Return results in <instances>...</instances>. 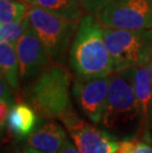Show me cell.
<instances>
[{
	"label": "cell",
	"mask_w": 152,
	"mask_h": 153,
	"mask_svg": "<svg viewBox=\"0 0 152 153\" xmlns=\"http://www.w3.org/2000/svg\"><path fill=\"white\" fill-rule=\"evenodd\" d=\"M134 91L148 131V115L152 104V76L148 63L135 66Z\"/></svg>",
	"instance_id": "7c38bea8"
},
{
	"label": "cell",
	"mask_w": 152,
	"mask_h": 153,
	"mask_svg": "<svg viewBox=\"0 0 152 153\" xmlns=\"http://www.w3.org/2000/svg\"><path fill=\"white\" fill-rule=\"evenodd\" d=\"M60 122L80 153H116L119 148L121 141L82 120L75 111L64 116Z\"/></svg>",
	"instance_id": "ba28073f"
},
{
	"label": "cell",
	"mask_w": 152,
	"mask_h": 153,
	"mask_svg": "<svg viewBox=\"0 0 152 153\" xmlns=\"http://www.w3.org/2000/svg\"><path fill=\"white\" fill-rule=\"evenodd\" d=\"M116 153H117V152H116Z\"/></svg>",
	"instance_id": "d4e9b609"
},
{
	"label": "cell",
	"mask_w": 152,
	"mask_h": 153,
	"mask_svg": "<svg viewBox=\"0 0 152 153\" xmlns=\"http://www.w3.org/2000/svg\"><path fill=\"white\" fill-rule=\"evenodd\" d=\"M19 61V77L22 88L53 65L46 48L36 35L31 25L28 13L24 18V33L15 45Z\"/></svg>",
	"instance_id": "52a82bcc"
},
{
	"label": "cell",
	"mask_w": 152,
	"mask_h": 153,
	"mask_svg": "<svg viewBox=\"0 0 152 153\" xmlns=\"http://www.w3.org/2000/svg\"><path fill=\"white\" fill-rule=\"evenodd\" d=\"M96 17L103 26L115 29H152V0H111Z\"/></svg>",
	"instance_id": "8992f818"
},
{
	"label": "cell",
	"mask_w": 152,
	"mask_h": 153,
	"mask_svg": "<svg viewBox=\"0 0 152 153\" xmlns=\"http://www.w3.org/2000/svg\"><path fill=\"white\" fill-rule=\"evenodd\" d=\"M57 153H80V151L78 150L77 146L74 145L72 141L66 137Z\"/></svg>",
	"instance_id": "d6986e66"
},
{
	"label": "cell",
	"mask_w": 152,
	"mask_h": 153,
	"mask_svg": "<svg viewBox=\"0 0 152 153\" xmlns=\"http://www.w3.org/2000/svg\"><path fill=\"white\" fill-rule=\"evenodd\" d=\"M111 0H78L80 5L85 10L86 14L96 15Z\"/></svg>",
	"instance_id": "ac0fdd59"
},
{
	"label": "cell",
	"mask_w": 152,
	"mask_h": 153,
	"mask_svg": "<svg viewBox=\"0 0 152 153\" xmlns=\"http://www.w3.org/2000/svg\"><path fill=\"white\" fill-rule=\"evenodd\" d=\"M24 33V19L19 22H11L0 24V39L7 42L13 47L17 45Z\"/></svg>",
	"instance_id": "2e32d148"
},
{
	"label": "cell",
	"mask_w": 152,
	"mask_h": 153,
	"mask_svg": "<svg viewBox=\"0 0 152 153\" xmlns=\"http://www.w3.org/2000/svg\"><path fill=\"white\" fill-rule=\"evenodd\" d=\"M29 8L19 0H0V24L22 21Z\"/></svg>",
	"instance_id": "9a60e30c"
},
{
	"label": "cell",
	"mask_w": 152,
	"mask_h": 153,
	"mask_svg": "<svg viewBox=\"0 0 152 153\" xmlns=\"http://www.w3.org/2000/svg\"><path fill=\"white\" fill-rule=\"evenodd\" d=\"M72 81L66 65L53 64L22 88V99L41 119L60 120L74 111L71 102Z\"/></svg>",
	"instance_id": "3957f363"
},
{
	"label": "cell",
	"mask_w": 152,
	"mask_h": 153,
	"mask_svg": "<svg viewBox=\"0 0 152 153\" xmlns=\"http://www.w3.org/2000/svg\"><path fill=\"white\" fill-rule=\"evenodd\" d=\"M68 65L74 76L89 78L113 72V60L107 48L103 25L96 15L80 19L68 53Z\"/></svg>",
	"instance_id": "7a4b0ae2"
},
{
	"label": "cell",
	"mask_w": 152,
	"mask_h": 153,
	"mask_svg": "<svg viewBox=\"0 0 152 153\" xmlns=\"http://www.w3.org/2000/svg\"><path fill=\"white\" fill-rule=\"evenodd\" d=\"M148 126H149V132H150L151 143H152V104H151V106H150L149 115H148Z\"/></svg>",
	"instance_id": "44dd1931"
},
{
	"label": "cell",
	"mask_w": 152,
	"mask_h": 153,
	"mask_svg": "<svg viewBox=\"0 0 152 153\" xmlns=\"http://www.w3.org/2000/svg\"><path fill=\"white\" fill-rule=\"evenodd\" d=\"M22 153H46V152L38 150V149H36V148L32 147V146H30V145L26 144L23 147V151H22Z\"/></svg>",
	"instance_id": "ffe728a7"
},
{
	"label": "cell",
	"mask_w": 152,
	"mask_h": 153,
	"mask_svg": "<svg viewBox=\"0 0 152 153\" xmlns=\"http://www.w3.org/2000/svg\"><path fill=\"white\" fill-rule=\"evenodd\" d=\"M41 120L29 104L26 102L16 103L9 112L4 131L5 136L15 137L18 140L27 138L37 128Z\"/></svg>",
	"instance_id": "30bf717a"
},
{
	"label": "cell",
	"mask_w": 152,
	"mask_h": 153,
	"mask_svg": "<svg viewBox=\"0 0 152 153\" xmlns=\"http://www.w3.org/2000/svg\"><path fill=\"white\" fill-rule=\"evenodd\" d=\"M2 153H21V152L18 150V148L16 147V146L11 145V146H8V147H6L4 150L2 151Z\"/></svg>",
	"instance_id": "7402d4cb"
},
{
	"label": "cell",
	"mask_w": 152,
	"mask_h": 153,
	"mask_svg": "<svg viewBox=\"0 0 152 153\" xmlns=\"http://www.w3.org/2000/svg\"><path fill=\"white\" fill-rule=\"evenodd\" d=\"M28 17L53 63L66 65L69 48L79 21L59 17L35 5L29 8Z\"/></svg>",
	"instance_id": "277c9868"
},
{
	"label": "cell",
	"mask_w": 152,
	"mask_h": 153,
	"mask_svg": "<svg viewBox=\"0 0 152 153\" xmlns=\"http://www.w3.org/2000/svg\"><path fill=\"white\" fill-rule=\"evenodd\" d=\"M113 71L143 65L152 56V29L122 30L103 26Z\"/></svg>",
	"instance_id": "5b68a950"
},
{
	"label": "cell",
	"mask_w": 152,
	"mask_h": 153,
	"mask_svg": "<svg viewBox=\"0 0 152 153\" xmlns=\"http://www.w3.org/2000/svg\"><path fill=\"white\" fill-rule=\"evenodd\" d=\"M117 153H152V143L140 137L122 140Z\"/></svg>",
	"instance_id": "e0dca14e"
},
{
	"label": "cell",
	"mask_w": 152,
	"mask_h": 153,
	"mask_svg": "<svg viewBox=\"0 0 152 153\" xmlns=\"http://www.w3.org/2000/svg\"><path fill=\"white\" fill-rule=\"evenodd\" d=\"M32 5L71 21H80L86 14L78 0H34Z\"/></svg>",
	"instance_id": "5bb4252c"
},
{
	"label": "cell",
	"mask_w": 152,
	"mask_h": 153,
	"mask_svg": "<svg viewBox=\"0 0 152 153\" xmlns=\"http://www.w3.org/2000/svg\"><path fill=\"white\" fill-rule=\"evenodd\" d=\"M21 1H24L26 3H30V4L32 5V4H33V2H34V0H21Z\"/></svg>",
	"instance_id": "cb8c5ba5"
},
{
	"label": "cell",
	"mask_w": 152,
	"mask_h": 153,
	"mask_svg": "<svg viewBox=\"0 0 152 153\" xmlns=\"http://www.w3.org/2000/svg\"><path fill=\"white\" fill-rule=\"evenodd\" d=\"M110 78L73 77L72 96L84 116L94 125H100L104 115L109 94Z\"/></svg>",
	"instance_id": "9c48e42d"
},
{
	"label": "cell",
	"mask_w": 152,
	"mask_h": 153,
	"mask_svg": "<svg viewBox=\"0 0 152 153\" xmlns=\"http://www.w3.org/2000/svg\"><path fill=\"white\" fill-rule=\"evenodd\" d=\"M0 69L1 77L14 92H18L20 89V77L15 47L3 41L0 42Z\"/></svg>",
	"instance_id": "4fadbf2b"
},
{
	"label": "cell",
	"mask_w": 152,
	"mask_h": 153,
	"mask_svg": "<svg viewBox=\"0 0 152 153\" xmlns=\"http://www.w3.org/2000/svg\"><path fill=\"white\" fill-rule=\"evenodd\" d=\"M148 66H149V69H150V72H151V76H152V56L150 58L149 62H148Z\"/></svg>",
	"instance_id": "603a6c76"
},
{
	"label": "cell",
	"mask_w": 152,
	"mask_h": 153,
	"mask_svg": "<svg viewBox=\"0 0 152 153\" xmlns=\"http://www.w3.org/2000/svg\"><path fill=\"white\" fill-rule=\"evenodd\" d=\"M135 66L113 71L109 75V94L100 123L101 128L119 141L141 135L151 142L150 132L134 91Z\"/></svg>",
	"instance_id": "6da1fadb"
},
{
	"label": "cell",
	"mask_w": 152,
	"mask_h": 153,
	"mask_svg": "<svg viewBox=\"0 0 152 153\" xmlns=\"http://www.w3.org/2000/svg\"><path fill=\"white\" fill-rule=\"evenodd\" d=\"M66 138V132L59 123L46 120L26 138L27 145L46 153H56Z\"/></svg>",
	"instance_id": "8fae6325"
}]
</instances>
